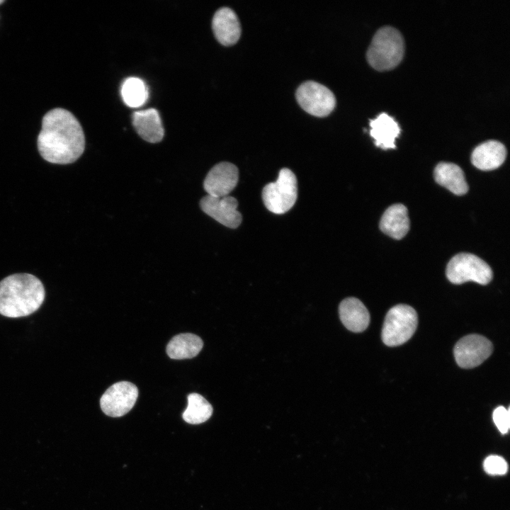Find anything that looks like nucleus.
Here are the masks:
<instances>
[{
  "label": "nucleus",
  "mask_w": 510,
  "mask_h": 510,
  "mask_svg": "<svg viewBox=\"0 0 510 510\" xmlns=\"http://www.w3.org/2000/svg\"><path fill=\"white\" fill-rule=\"evenodd\" d=\"M380 228L382 232L395 239L404 237L409 230L407 208L400 203L390 206L380 219Z\"/></svg>",
  "instance_id": "17"
},
{
  "label": "nucleus",
  "mask_w": 510,
  "mask_h": 510,
  "mask_svg": "<svg viewBox=\"0 0 510 510\" xmlns=\"http://www.w3.org/2000/svg\"><path fill=\"white\" fill-rule=\"evenodd\" d=\"M339 317L346 329L361 332L368 326L370 314L363 302L356 298H347L339 307Z\"/></svg>",
  "instance_id": "15"
},
{
  "label": "nucleus",
  "mask_w": 510,
  "mask_h": 510,
  "mask_svg": "<svg viewBox=\"0 0 510 510\" xmlns=\"http://www.w3.org/2000/svg\"><path fill=\"white\" fill-rule=\"evenodd\" d=\"M506 157V149L500 142L487 140L477 145L472 151L471 161L481 170H492L500 166Z\"/></svg>",
  "instance_id": "14"
},
{
  "label": "nucleus",
  "mask_w": 510,
  "mask_h": 510,
  "mask_svg": "<svg viewBox=\"0 0 510 510\" xmlns=\"http://www.w3.org/2000/svg\"><path fill=\"white\" fill-rule=\"evenodd\" d=\"M203 346L202 339L191 333L174 336L166 346L167 355L172 359H186L196 356Z\"/></svg>",
  "instance_id": "19"
},
{
  "label": "nucleus",
  "mask_w": 510,
  "mask_h": 510,
  "mask_svg": "<svg viewBox=\"0 0 510 510\" xmlns=\"http://www.w3.org/2000/svg\"><path fill=\"white\" fill-rule=\"evenodd\" d=\"M493 421L502 434H506L509 429L510 415L509 409L504 407H497L492 414Z\"/></svg>",
  "instance_id": "23"
},
{
  "label": "nucleus",
  "mask_w": 510,
  "mask_h": 510,
  "mask_svg": "<svg viewBox=\"0 0 510 510\" xmlns=\"http://www.w3.org/2000/svg\"><path fill=\"white\" fill-rule=\"evenodd\" d=\"M404 41L401 33L395 28L386 26L375 33L366 57L368 63L380 71L396 67L402 60Z\"/></svg>",
  "instance_id": "3"
},
{
  "label": "nucleus",
  "mask_w": 510,
  "mask_h": 510,
  "mask_svg": "<svg viewBox=\"0 0 510 510\" xmlns=\"http://www.w3.org/2000/svg\"><path fill=\"white\" fill-rule=\"evenodd\" d=\"M239 180L237 167L230 162L215 164L203 181L204 190L214 197L227 196L236 187Z\"/></svg>",
  "instance_id": "11"
},
{
  "label": "nucleus",
  "mask_w": 510,
  "mask_h": 510,
  "mask_svg": "<svg viewBox=\"0 0 510 510\" xmlns=\"http://www.w3.org/2000/svg\"><path fill=\"white\" fill-rule=\"evenodd\" d=\"M417 324V314L414 308L404 304L394 306L385 318L382 329L383 343L388 346L405 343L414 334Z\"/></svg>",
  "instance_id": "4"
},
{
  "label": "nucleus",
  "mask_w": 510,
  "mask_h": 510,
  "mask_svg": "<svg viewBox=\"0 0 510 510\" xmlns=\"http://www.w3.org/2000/svg\"><path fill=\"white\" fill-rule=\"evenodd\" d=\"M138 396L135 385L128 381L116 382L108 387L100 400L102 411L111 417H120L135 405Z\"/></svg>",
  "instance_id": "8"
},
{
  "label": "nucleus",
  "mask_w": 510,
  "mask_h": 510,
  "mask_svg": "<svg viewBox=\"0 0 510 510\" xmlns=\"http://www.w3.org/2000/svg\"><path fill=\"white\" fill-rule=\"evenodd\" d=\"M484 468L491 475H504L507 470V464L502 458L490 455L484 460Z\"/></svg>",
  "instance_id": "22"
},
{
  "label": "nucleus",
  "mask_w": 510,
  "mask_h": 510,
  "mask_svg": "<svg viewBox=\"0 0 510 510\" xmlns=\"http://www.w3.org/2000/svg\"><path fill=\"white\" fill-rule=\"evenodd\" d=\"M4 0H0V4H2V3H4Z\"/></svg>",
  "instance_id": "24"
},
{
  "label": "nucleus",
  "mask_w": 510,
  "mask_h": 510,
  "mask_svg": "<svg viewBox=\"0 0 510 510\" xmlns=\"http://www.w3.org/2000/svg\"><path fill=\"white\" fill-rule=\"evenodd\" d=\"M200 206L205 214L229 228H237L242 222V217L237 210L238 202L234 197L206 195L201 198Z\"/></svg>",
  "instance_id": "10"
},
{
  "label": "nucleus",
  "mask_w": 510,
  "mask_h": 510,
  "mask_svg": "<svg viewBox=\"0 0 510 510\" xmlns=\"http://www.w3.org/2000/svg\"><path fill=\"white\" fill-rule=\"evenodd\" d=\"M148 89L145 83L137 77H128L121 86V96L124 103L130 108L143 106L148 98Z\"/></svg>",
  "instance_id": "21"
},
{
  "label": "nucleus",
  "mask_w": 510,
  "mask_h": 510,
  "mask_svg": "<svg viewBox=\"0 0 510 510\" xmlns=\"http://www.w3.org/2000/svg\"><path fill=\"white\" fill-rule=\"evenodd\" d=\"M45 291L42 282L30 273H15L0 281V314L17 318L31 314L42 304Z\"/></svg>",
  "instance_id": "2"
},
{
  "label": "nucleus",
  "mask_w": 510,
  "mask_h": 510,
  "mask_svg": "<svg viewBox=\"0 0 510 510\" xmlns=\"http://www.w3.org/2000/svg\"><path fill=\"white\" fill-rule=\"evenodd\" d=\"M446 273L449 281L454 284L474 281L486 285L492 279L490 266L478 256L469 253L454 256L447 265Z\"/></svg>",
  "instance_id": "6"
},
{
  "label": "nucleus",
  "mask_w": 510,
  "mask_h": 510,
  "mask_svg": "<svg viewBox=\"0 0 510 510\" xmlns=\"http://www.w3.org/2000/svg\"><path fill=\"white\" fill-rule=\"evenodd\" d=\"M370 134L375 144L382 149L395 147V138L400 132L397 122L386 113H381L370 120Z\"/></svg>",
  "instance_id": "16"
},
{
  "label": "nucleus",
  "mask_w": 510,
  "mask_h": 510,
  "mask_svg": "<svg viewBox=\"0 0 510 510\" xmlns=\"http://www.w3.org/2000/svg\"><path fill=\"white\" fill-rule=\"evenodd\" d=\"M132 124L138 135L147 142L157 143L163 139L164 128L159 113L155 108L135 112Z\"/></svg>",
  "instance_id": "13"
},
{
  "label": "nucleus",
  "mask_w": 510,
  "mask_h": 510,
  "mask_svg": "<svg viewBox=\"0 0 510 510\" xmlns=\"http://www.w3.org/2000/svg\"><path fill=\"white\" fill-rule=\"evenodd\" d=\"M435 181L453 193L462 196L468 191L465 174L460 166L450 162H440L434 170Z\"/></svg>",
  "instance_id": "18"
},
{
  "label": "nucleus",
  "mask_w": 510,
  "mask_h": 510,
  "mask_svg": "<svg viewBox=\"0 0 510 510\" xmlns=\"http://www.w3.org/2000/svg\"><path fill=\"white\" fill-rule=\"evenodd\" d=\"M492 342L479 334H469L460 339L454 348L457 364L463 368H472L483 363L492 353Z\"/></svg>",
  "instance_id": "9"
},
{
  "label": "nucleus",
  "mask_w": 510,
  "mask_h": 510,
  "mask_svg": "<svg viewBox=\"0 0 510 510\" xmlns=\"http://www.w3.org/2000/svg\"><path fill=\"white\" fill-rule=\"evenodd\" d=\"M212 414V405L202 395L198 393L188 395V406L182 415L185 421L199 424L206 421Z\"/></svg>",
  "instance_id": "20"
},
{
  "label": "nucleus",
  "mask_w": 510,
  "mask_h": 510,
  "mask_svg": "<svg viewBox=\"0 0 510 510\" xmlns=\"http://www.w3.org/2000/svg\"><path fill=\"white\" fill-rule=\"evenodd\" d=\"M295 96L299 105L314 116H327L336 106L334 94L325 86L313 81L302 83Z\"/></svg>",
  "instance_id": "7"
},
{
  "label": "nucleus",
  "mask_w": 510,
  "mask_h": 510,
  "mask_svg": "<svg viewBox=\"0 0 510 510\" xmlns=\"http://www.w3.org/2000/svg\"><path fill=\"white\" fill-rule=\"evenodd\" d=\"M215 37L223 45L235 44L241 35V26L234 11L228 7L218 9L212 21Z\"/></svg>",
  "instance_id": "12"
},
{
  "label": "nucleus",
  "mask_w": 510,
  "mask_h": 510,
  "mask_svg": "<svg viewBox=\"0 0 510 510\" xmlns=\"http://www.w3.org/2000/svg\"><path fill=\"white\" fill-rule=\"evenodd\" d=\"M38 148L47 162L67 164L77 160L84 151L85 137L77 119L67 110L57 108L42 120Z\"/></svg>",
  "instance_id": "1"
},
{
  "label": "nucleus",
  "mask_w": 510,
  "mask_h": 510,
  "mask_svg": "<svg viewBox=\"0 0 510 510\" xmlns=\"http://www.w3.org/2000/svg\"><path fill=\"white\" fill-rule=\"evenodd\" d=\"M298 198V181L295 174L289 169H282L275 182L266 185L262 191V198L266 208L275 214L288 212L294 205Z\"/></svg>",
  "instance_id": "5"
}]
</instances>
